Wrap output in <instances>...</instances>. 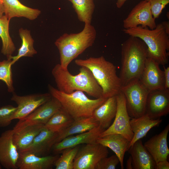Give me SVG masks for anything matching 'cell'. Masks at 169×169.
Instances as JSON below:
<instances>
[{"label":"cell","instance_id":"6da1fadb","mask_svg":"<svg viewBox=\"0 0 169 169\" xmlns=\"http://www.w3.org/2000/svg\"><path fill=\"white\" fill-rule=\"evenodd\" d=\"M52 74L57 89L63 92L70 94L80 90L96 99L103 97L101 88L91 71L85 67H80L79 74L74 75L58 64L53 69Z\"/></svg>","mask_w":169,"mask_h":169},{"label":"cell","instance_id":"7a4b0ae2","mask_svg":"<svg viewBox=\"0 0 169 169\" xmlns=\"http://www.w3.org/2000/svg\"><path fill=\"white\" fill-rule=\"evenodd\" d=\"M147 58V48L139 38L130 36L122 44L121 68L119 77L122 86L139 79Z\"/></svg>","mask_w":169,"mask_h":169},{"label":"cell","instance_id":"3957f363","mask_svg":"<svg viewBox=\"0 0 169 169\" xmlns=\"http://www.w3.org/2000/svg\"><path fill=\"white\" fill-rule=\"evenodd\" d=\"M96 32L91 24H85L83 29L77 33H64L54 44L60 54V65L64 69L74 59L91 46L95 42Z\"/></svg>","mask_w":169,"mask_h":169},{"label":"cell","instance_id":"277c9868","mask_svg":"<svg viewBox=\"0 0 169 169\" xmlns=\"http://www.w3.org/2000/svg\"><path fill=\"white\" fill-rule=\"evenodd\" d=\"M75 64L80 67L88 69L101 88L103 97L116 96L121 91L122 84L116 74V67L113 63L106 60L102 56L90 57L86 59H77Z\"/></svg>","mask_w":169,"mask_h":169},{"label":"cell","instance_id":"5b68a950","mask_svg":"<svg viewBox=\"0 0 169 169\" xmlns=\"http://www.w3.org/2000/svg\"><path fill=\"white\" fill-rule=\"evenodd\" d=\"M123 31L130 36L138 38L145 44L147 48V57L151 58L159 65L164 66L168 62L169 37L161 23L153 29L141 26Z\"/></svg>","mask_w":169,"mask_h":169},{"label":"cell","instance_id":"8992f818","mask_svg":"<svg viewBox=\"0 0 169 169\" xmlns=\"http://www.w3.org/2000/svg\"><path fill=\"white\" fill-rule=\"evenodd\" d=\"M49 92L60 103L61 108L74 119L92 116L94 110L107 99L103 97L91 99L83 91L76 90L70 94L63 92L49 84Z\"/></svg>","mask_w":169,"mask_h":169},{"label":"cell","instance_id":"52a82bcc","mask_svg":"<svg viewBox=\"0 0 169 169\" xmlns=\"http://www.w3.org/2000/svg\"><path fill=\"white\" fill-rule=\"evenodd\" d=\"M120 91L126 100L128 114L131 118H137L145 114L146 105L150 92L139 79H133L121 86Z\"/></svg>","mask_w":169,"mask_h":169},{"label":"cell","instance_id":"ba28073f","mask_svg":"<svg viewBox=\"0 0 169 169\" xmlns=\"http://www.w3.org/2000/svg\"><path fill=\"white\" fill-rule=\"evenodd\" d=\"M117 108L114 120L111 125L100 134L99 137L114 133L121 134L131 141L134 134L130 124V119L126 108V100L120 92L116 95Z\"/></svg>","mask_w":169,"mask_h":169},{"label":"cell","instance_id":"9c48e42d","mask_svg":"<svg viewBox=\"0 0 169 169\" xmlns=\"http://www.w3.org/2000/svg\"><path fill=\"white\" fill-rule=\"evenodd\" d=\"M108 153L107 147L100 144H85L79 148L73 169H95L99 161L108 156Z\"/></svg>","mask_w":169,"mask_h":169},{"label":"cell","instance_id":"30bf717a","mask_svg":"<svg viewBox=\"0 0 169 169\" xmlns=\"http://www.w3.org/2000/svg\"><path fill=\"white\" fill-rule=\"evenodd\" d=\"M61 108L59 100L52 96L30 114L19 121L13 128L14 132H17L29 125L43 124L44 125L51 117Z\"/></svg>","mask_w":169,"mask_h":169},{"label":"cell","instance_id":"8fae6325","mask_svg":"<svg viewBox=\"0 0 169 169\" xmlns=\"http://www.w3.org/2000/svg\"><path fill=\"white\" fill-rule=\"evenodd\" d=\"M156 19L152 14L149 3L146 0L141 1L131 10L123 21L124 28L141 26L154 29L156 26Z\"/></svg>","mask_w":169,"mask_h":169},{"label":"cell","instance_id":"7c38bea8","mask_svg":"<svg viewBox=\"0 0 169 169\" xmlns=\"http://www.w3.org/2000/svg\"><path fill=\"white\" fill-rule=\"evenodd\" d=\"M52 97L49 93L19 96L14 94L11 100L17 105L13 119H20L27 116Z\"/></svg>","mask_w":169,"mask_h":169},{"label":"cell","instance_id":"4fadbf2b","mask_svg":"<svg viewBox=\"0 0 169 169\" xmlns=\"http://www.w3.org/2000/svg\"><path fill=\"white\" fill-rule=\"evenodd\" d=\"M13 129L3 132L0 136V164L7 169H17L19 152L14 142Z\"/></svg>","mask_w":169,"mask_h":169},{"label":"cell","instance_id":"5bb4252c","mask_svg":"<svg viewBox=\"0 0 169 169\" xmlns=\"http://www.w3.org/2000/svg\"><path fill=\"white\" fill-rule=\"evenodd\" d=\"M169 113V89L151 91L146 105L145 114L152 119L159 118Z\"/></svg>","mask_w":169,"mask_h":169},{"label":"cell","instance_id":"9a60e30c","mask_svg":"<svg viewBox=\"0 0 169 169\" xmlns=\"http://www.w3.org/2000/svg\"><path fill=\"white\" fill-rule=\"evenodd\" d=\"M139 79L150 91L165 89L164 71L159 64L151 58H147Z\"/></svg>","mask_w":169,"mask_h":169},{"label":"cell","instance_id":"2e32d148","mask_svg":"<svg viewBox=\"0 0 169 169\" xmlns=\"http://www.w3.org/2000/svg\"><path fill=\"white\" fill-rule=\"evenodd\" d=\"M105 129L99 125L87 131L68 136L56 143L52 149L56 154L59 153L66 148L72 147L81 144L96 143L97 139Z\"/></svg>","mask_w":169,"mask_h":169},{"label":"cell","instance_id":"e0dca14e","mask_svg":"<svg viewBox=\"0 0 169 169\" xmlns=\"http://www.w3.org/2000/svg\"><path fill=\"white\" fill-rule=\"evenodd\" d=\"M59 134V133L50 130L44 126L31 145L21 152L32 153L38 156H45L57 143Z\"/></svg>","mask_w":169,"mask_h":169},{"label":"cell","instance_id":"ac0fdd59","mask_svg":"<svg viewBox=\"0 0 169 169\" xmlns=\"http://www.w3.org/2000/svg\"><path fill=\"white\" fill-rule=\"evenodd\" d=\"M169 131L168 124L161 133L152 137L143 145L156 163L167 160L169 154L167 140Z\"/></svg>","mask_w":169,"mask_h":169},{"label":"cell","instance_id":"d6986e66","mask_svg":"<svg viewBox=\"0 0 169 169\" xmlns=\"http://www.w3.org/2000/svg\"><path fill=\"white\" fill-rule=\"evenodd\" d=\"M19 152L17 166L19 169H51L59 157L58 155L41 156L30 153Z\"/></svg>","mask_w":169,"mask_h":169},{"label":"cell","instance_id":"ffe728a7","mask_svg":"<svg viewBox=\"0 0 169 169\" xmlns=\"http://www.w3.org/2000/svg\"><path fill=\"white\" fill-rule=\"evenodd\" d=\"M96 143L108 147L113 151L119 160L121 168L124 169V156L130 148V141L120 134L114 133L98 137Z\"/></svg>","mask_w":169,"mask_h":169},{"label":"cell","instance_id":"44dd1931","mask_svg":"<svg viewBox=\"0 0 169 169\" xmlns=\"http://www.w3.org/2000/svg\"><path fill=\"white\" fill-rule=\"evenodd\" d=\"M128 151L131 157L133 169H155L156 163L141 139L136 141Z\"/></svg>","mask_w":169,"mask_h":169},{"label":"cell","instance_id":"7402d4cb","mask_svg":"<svg viewBox=\"0 0 169 169\" xmlns=\"http://www.w3.org/2000/svg\"><path fill=\"white\" fill-rule=\"evenodd\" d=\"M4 13L10 20L14 17H24L31 20L36 19L41 13L38 9L24 5L18 0H2Z\"/></svg>","mask_w":169,"mask_h":169},{"label":"cell","instance_id":"603a6c76","mask_svg":"<svg viewBox=\"0 0 169 169\" xmlns=\"http://www.w3.org/2000/svg\"><path fill=\"white\" fill-rule=\"evenodd\" d=\"M117 108L116 95L108 98L94 111L92 116L105 129L108 128L115 116Z\"/></svg>","mask_w":169,"mask_h":169},{"label":"cell","instance_id":"cb8c5ba5","mask_svg":"<svg viewBox=\"0 0 169 169\" xmlns=\"http://www.w3.org/2000/svg\"><path fill=\"white\" fill-rule=\"evenodd\" d=\"M131 119L130 126L134 136L130 141V147L137 141L146 136L151 129L157 126L162 121L160 118L151 119L146 114L138 118Z\"/></svg>","mask_w":169,"mask_h":169},{"label":"cell","instance_id":"d4e9b609","mask_svg":"<svg viewBox=\"0 0 169 169\" xmlns=\"http://www.w3.org/2000/svg\"><path fill=\"white\" fill-rule=\"evenodd\" d=\"M99 125L98 122L92 116L74 119L69 127L59 133L57 143L68 136L87 131Z\"/></svg>","mask_w":169,"mask_h":169},{"label":"cell","instance_id":"484cf974","mask_svg":"<svg viewBox=\"0 0 169 169\" xmlns=\"http://www.w3.org/2000/svg\"><path fill=\"white\" fill-rule=\"evenodd\" d=\"M44 125L28 126L15 132L13 135V140L19 152H21L31 144L36 136L43 128Z\"/></svg>","mask_w":169,"mask_h":169},{"label":"cell","instance_id":"4316f807","mask_svg":"<svg viewBox=\"0 0 169 169\" xmlns=\"http://www.w3.org/2000/svg\"><path fill=\"white\" fill-rule=\"evenodd\" d=\"M19 34L22 44L17 55L12 56L10 58L12 60V65L22 57H32L37 53L34 48V40L31 35L30 31L21 28L19 30Z\"/></svg>","mask_w":169,"mask_h":169},{"label":"cell","instance_id":"83f0119b","mask_svg":"<svg viewBox=\"0 0 169 169\" xmlns=\"http://www.w3.org/2000/svg\"><path fill=\"white\" fill-rule=\"evenodd\" d=\"M74 119L62 108L56 111L44 125L52 131L60 133L69 127Z\"/></svg>","mask_w":169,"mask_h":169},{"label":"cell","instance_id":"f1b7e54d","mask_svg":"<svg viewBox=\"0 0 169 169\" xmlns=\"http://www.w3.org/2000/svg\"><path fill=\"white\" fill-rule=\"evenodd\" d=\"M10 21L5 15L0 18V37L2 43L1 52L7 59H10L16 49L9 33Z\"/></svg>","mask_w":169,"mask_h":169},{"label":"cell","instance_id":"f546056e","mask_svg":"<svg viewBox=\"0 0 169 169\" xmlns=\"http://www.w3.org/2000/svg\"><path fill=\"white\" fill-rule=\"evenodd\" d=\"M72 4L78 18L84 24H91L95 5L93 0H68Z\"/></svg>","mask_w":169,"mask_h":169},{"label":"cell","instance_id":"4dcf8cb0","mask_svg":"<svg viewBox=\"0 0 169 169\" xmlns=\"http://www.w3.org/2000/svg\"><path fill=\"white\" fill-rule=\"evenodd\" d=\"M80 145L66 148L63 150L54 164L56 169H73L75 158Z\"/></svg>","mask_w":169,"mask_h":169},{"label":"cell","instance_id":"1f68e13d","mask_svg":"<svg viewBox=\"0 0 169 169\" xmlns=\"http://www.w3.org/2000/svg\"><path fill=\"white\" fill-rule=\"evenodd\" d=\"M12 60L7 59L0 62V80L3 81L6 84L9 92H13L14 88L11 66Z\"/></svg>","mask_w":169,"mask_h":169},{"label":"cell","instance_id":"d6a6232c","mask_svg":"<svg viewBox=\"0 0 169 169\" xmlns=\"http://www.w3.org/2000/svg\"><path fill=\"white\" fill-rule=\"evenodd\" d=\"M17 109V107L11 105L0 108V127H6L10 124Z\"/></svg>","mask_w":169,"mask_h":169},{"label":"cell","instance_id":"836d02e7","mask_svg":"<svg viewBox=\"0 0 169 169\" xmlns=\"http://www.w3.org/2000/svg\"><path fill=\"white\" fill-rule=\"evenodd\" d=\"M120 163L119 160L116 155L101 159L97 165L95 169H115Z\"/></svg>","mask_w":169,"mask_h":169},{"label":"cell","instance_id":"e575fe53","mask_svg":"<svg viewBox=\"0 0 169 169\" xmlns=\"http://www.w3.org/2000/svg\"><path fill=\"white\" fill-rule=\"evenodd\" d=\"M149 3L153 17L158 18L163 10L169 3V0H146Z\"/></svg>","mask_w":169,"mask_h":169},{"label":"cell","instance_id":"d590c367","mask_svg":"<svg viewBox=\"0 0 169 169\" xmlns=\"http://www.w3.org/2000/svg\"><path fill=\"white\" fill-rule=\"evenodd\" d=\"M164 73L165 81V89H169V67L164 66Z\"/></svg>","mask_w":169,"mask_h":169},{"label":"cell","instance_id":"8d00e7d4","mask_svg":"<svg viewBox=\"0 0 169 169\" xmlns=\"http://www.w3.org/2000/svg\"><path fill=\"white\" fill-rule=\"evenodd\" d=\"M169 163L167 160L160 161L156 163L155 169H169Z\"/></svg>","mask_w":169,"mask_h":169},{"label":"cell","instance_id":"74e56055","mask_svg":"<svg viewBox=\"0 0 169 169\" xmlns=\"http://www.w3.org/2000/svg\"><path fill=\"white\" fill-rule=\"evenodd\" d=\"M126 168L127 169H133L132 160L131 157L130 156L127 161L126 164Z\"/></svg>","mask_w":169,"mask_h":169},{"label":"cell","instance_id":"f35d334b","mask_svg":"<svg viewBox=\"0 0 169 169\" xmlns=\"http://www.w3.org/2000/svg\"><path fill=\"white\" fill-rule=\"evenodd\" d=\"M164 28L166 33L169 34V22L168 21H164L161 23Z\"/></svg>","mask_w":169,"mask_h":169},{"label":"cell","instance_id":"ab89813d","mask_svg":"<svg viewBox=\"0 0 169 169\" xmlns=\"http://www.w3.org/2000/svg\"><path fill=\"white\" fill-rule=\"evenodd\" d=\"M127 0H117L116 4L118 8H121Z\"/></svg>","mask_w":169,"mask_h":169},{"label":"cell","instance_id":"60d3db41","mask_svg":"<svg viewBox=\"0 0 169 169\" xmlns=\"http://www.w3.org/2000/svg\"><path fill=\"white\" fill-rule=\"evenodd\" d=\"M3 13L4 8L3 1L2 0H0V18L3 15Z\"/></svg>","mask_w":169,"mask_h":169},{"label":"cell","instance_id":"b9f144b4","mask_svg":"<svg viewBox=\"0 0 169 169\" xmlns=\"http://www.w3.org/2000/svg\"><path fill=\"white\" fill-rule=\"evenodd\" d=\"M0 169H1V165L0 164Z\"/></svg>","mask_w":169,"mask_h":169}]
</instances>
